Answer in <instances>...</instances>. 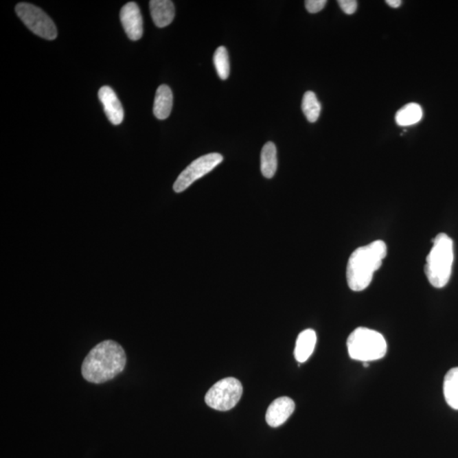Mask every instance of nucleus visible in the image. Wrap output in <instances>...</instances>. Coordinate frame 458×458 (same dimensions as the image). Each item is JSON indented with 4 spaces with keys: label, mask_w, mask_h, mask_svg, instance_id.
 Instances as JSON below:
<instances>
[{
    "label": "nucleus",
    "mask_w": 458,
    "mask_h": 458,
    "mask_svg": "<svg viewBox=\"0 0 458 458\" xmlns=\"http://www.w3.org/2000/svg\"><path fill=\"white\" fill-rule=\"evenodd\" d=\"M98 95L111 124H121L124 118V110L114 90L111 87L104 86L100 89Z\"/></svg>",
    "instance_id": "10"
},
{
    "label": "nucleus",
    "mask_w": 458,
    "mask_h": 458,
    "mask_svg": "<svg viewBox=\"0 0 458 458\" xmlns=\"http://www.w3.org/2000/svg\"><path fill=\"white\" fill-rule=\"evenodd\" d=\"M242 394V384L237 378H226L209 389L205 401L211 409L225 412L237 405Z\"/></svg>",
    "instance_id": "5"
},
{
    "label": "nucleus",
    "mask_w": 458,
    "mask_h": 458,
    "mask_svg": "<svg viewBox=\"0 0 458 458\" xmlns=\"http://www.w3.org/2000/svg\"><path fill=\"white\" fill-rule=\"evenodd\" d=\"M301 108L308 122H316L319 120L322 107L314 93L312 91L305 93L302 99Z\"/></svg>",
    "instance_id": "17"
},
{
    "label": "nucleus",
    "mask_w": 458,
    "mask_h": 458,
    "mask_svg": "<svg viewBox=\"0 0 458 458\" xmlns=\"http://www.w3.org/2000/svg\"><path fill=\"white\" fill-rule=\"evenodd\" d=\"M120 18L126 34L131 41H137L142 38L143 18L139 7L135 2H129L122 7Z\"/></svg>",
    "instance_id": "8"
},
{
    "label": "nucleus",
    "mask_w": 458,
    "mask_h": 458,
    "mask_svg": "<svg viewBox=\"0 0 458 458\" xmlns=\"http://www.w3.org/2000/svg\"><path fill=\"white\" fill-rule=\"evenodd\" d=\"M350 358L363 363L383 358L387 353V343L378 332L360 327L352 332L347 339Z\"/></svg>",
    "instance_id": "4"
},
{
    "label": "nucleus",
    "mask_w": 458,
    "mask_h": 458,
    "mask_svg": "<svg viewBox=\"0 0 458 458\" xmlns=\"http://www.w3.org/2000/svg\"><path fill=\"white\" fill-rule=\"evenodd\" d=\"M387 255V245L382 240L356 249L350 257L346 268L349 288L356 292L366 290Z\"/></svg>",
    "instance_id": "2"
},
{
    "label": "nucleus",
    "mask_w": 458,
    "mask_h": 458,
    "mask_svg": "<svg viewBox=\"0 0 458 458\" xmlns=\"http://www.w3.org/2000/svg\"><path fill=\"white\" fill-rule=\"evenodd\" d=\"M173 104V95L168 85H161L157 90L154 98L153 113L159 120H165L171 114Z\"/></svg>",
    "instance_id": "13"
},
{
    "label": "nucleus",
    "mask_w": 458,
    "mask_h": 458,
    "mask_svg": "<svg viewBox=\"0 0 458 458\" xmlns=\"http://www.w3.org/2000/svg\"><path fill=\"white\" fill-rule=\"evenodd\" d=\"M387 3L389 6H391V8H399L402 5V0H387Z\"/></svg>",
    "instance_id": "21"
},
{
    "label": "nucleus",
    "mask_w": 458,
    "mask_h": 458,
    "mask_svg": "<svg viewBox=\"0 0 458 458\" xmlns=\"http://www.w3.org/2000/svg\"><path fill=\"white\" fill-rule=\"evenodd\" d=\"M327 3L326 0H306V9L309 13L315 14L321 12Z\"/></svg>",
    "instance_id": "19"
},
{
    "label": "nucleus",
    "mask_w": 458,
    "mask_h": 458,
    "mask_svg": "<svg viewBox=\"0 0 458 458\" xmlns=\"http://www.w3.org/2000/svg\"><path fill=\"white\" fill-rule=\"evenodd\" d=\"M317 344V334L313 330L302 331L297 338L295 358L299 363H305L312 355Z\"/></svg>",
    "instance_id": "12"
},
{
    "label": "nucleus",
    "mask_w": 458,
    "mask_h": 458,
    "mask_svg": "<svg viewBox=\"0 0 458 458\" xmlns=\"http://www.w3.org/2000/svg\"><path fill=\"white\" fill-rule=\"evenodd\" d=\"M277 168V148L273 142L263 146L261 154V171L266 179H272Z\"/></svg>",
    "instance_id": "14"
},
{
    "label": "nucleus",
    "mask_w": 458,
    "mask_h": 458,
    "mask_svg": "<svg viewBox=\"0 0 458 458\" xmlns=\"http://www.w3.org/2000/svg\"><path fill=\"white\" fill-rule=\"evenodd\" d=\"M214 65L219 78L225 80L229 78L230 65L228 50L225 47L220 46L216 49L214 56Z\"/></svg>",
    "instance_id": "18"
},
{
    "label": "nucleus",
    "mask_w": 458,
    "mask_h": 458,
    "mask_svg": "<svg viewBox=\"0 0 458 458\" xmlns=\"http://www.w3.org/2000/svg\"><path fill=\"white\" fill-rule=\"evenodd\" d=\"M16 12L29 30L47 41L57 37V28L48 14L38 7L28 3H20L16 6Z\"/></svg>",
    "instance_id": "6"
},
{
    "label": "nucleus",
    "mask_w": 458,
    "mask_h": 458,
    "mask_svg": "<svg viewBox=\"0 0 458 458\" xmlns=\"http://www.w3.org/2000/svg\"><path fill=\"white\" fill-rule=\"evenodd\" d=\"M423 117V109L420 104L410 103L404 106L396 114V124L402 127H409L417 124Z\"/></svg>",
    "instance_id": "15"
},
{
    "label": "nucleus",
    "mask_w": 458,
    "mask_h": 458,
    "mask_svg": "<svg viewBox=\"0 0 458 458\" xmlns=\"http://www.w3.org/2000/svg\"><path fill=\"white\" fill-rule=\"evenodd\" d=\"M127 364L124 349L117 342L104 341L89 352L82 364V375L86 381L103 384L122 373Z\"/></svg>",
    "instance_id": "1"
},
{
    "label": "nucleus",
    "mask_w": 458,
    "mask_h": 458,
    "mask_svg": "<svg viewBox=\"0 0 458 458\" xmlns=\"http://www.w3.org/2000/svg\"><path fill=\"white\" fill-rule=\"evenodd\" d=\"M295 409V404L293 400L287 396L274 400L266 411V423L273 428L280 426L292 415Z\"/></svg>",
    "instance_id": "9"
},
{
    "label": "nucleus",
    "mask_w": 458,
    "mask_h": 458,
    "mask_svg": "<svg viewBox=\"0 0 458 458\" xmlns=\"http://www.w3.org/2000/svg\"><path fill=\"white\" fill-rule=\"evenodd\" d=\"M339 5L345 14H352L358 9V1L356 0H339Z\"/></svg>",
    "instance_id": "20"
},
{
    "label": "nucleus",
    "mask_w": 458,
    "mask_h": 458,
    "mask_svg": "<svg viewBox=\"0 0 458 458\" xmlns=\"http://www.w3.org/2000/svg\"><path fill=\"white\" fill-rule=\"evenodd\" d=\"M150 9L154 23L158 27H168L174 19V5L170 0H151Z\"/></svg>",
    "instance_id": "11"
},
{
    "label": "nucleus",
    "mask_w": 458,
    "mask_h": 458,
    "mask_svg": "<svg viewBox=\"0 0 458 458\" xmlns=\"http://www.w3.org/2000/svg\"><path fill=\"white\" fill-rule=\"evenodd\" d=\"M222 161V154L218 153L207 154L196 159L180 173L173 185V190L176 193L183 192L198 179L214 170Z\"/></svg>",
    "instance_id": "7"
},
{
    "label": "nucleus",
    "mask_w": 458,
    "mask_h": 458,
    "mask_svg": "<svg viewBox=\"0 0 458 458\" xmlns=\"http://www.w3.org/2000/svg\"><path fill=\"white\" fill-rule=\"evenodd\" d=\"M454 261L453 241L446 233L433 240V247L426 258L424 271L428 282L437 288L445 287L452 275Z\"/></svg>",
    "instance_id": "3"
},
{
    "label": "nucleus",
    "mask_w": 458,
    "mask_h": 458,
    "mask_svg": "<svg viewBox=\"0 0 458 458\" xmlns=\"http://www.w3.org/2000/svg\"><path fill=\"white\" fill-rule=\"evenodd\" d=\"M446 402L452 409L458 410V367L447 372L443 384Z\"/></svg>",
    "instance_id": "16"
}]
</instances>
